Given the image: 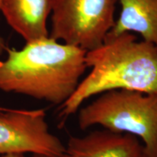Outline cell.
<instances>
[{
  "label": "cell",
  "instance_id": "cell-2",
  "mask_svg": "<svg viewBox=\"0 0 157 157\" xmlns=\"http://www.w3.org/2000/svg\"><path fill=\"white\" fill-rule=\"evenodd\" d=\"M85 62L91 71L60 105L58 117L63 121L88 98L111 90L157 94V48L132 33L108 34L101 45L86 52Z\"/></svg>",
  "mask_w": 157,
  "mask_h": 157
},
{
  "label": "cell",
  "instance_id": "cell-1",
  "mask_svg": "<svg viewBox=\"0 0 157 157\" xmlns=\"http://www.w3.org/2000/svg\"><path fill=\"white\" fill-rule=\"evenodd\" d=\"M7 52V58L0 61V90L53 105L73 95L87 68V51L50 36Z\"/></svg>",
  "mask_w": 157,
  "mask_h": 157
},
{
  "label": "cell",
  "instance_id": "cell-4",
  "mask_svg": "<svg viewBox=\"0 0 157 157\" xmlns=\"http://www.w3.org/2000/svg\"><path fill=\"white\" fill-rule=\"evenodd\" d=\"M117 0H52L50 38L89 51L103 42L115 23Z\"/></svg>",
  "mask_w": 157,
  "mask_h": 157
},
{
  "label": "cell",
  "instance_id": "cell-5",
  "mask_svg": "<svg viewBox=\"0 0 157 157\" xmlns=\"http://www.w3.org/2000/svg\"><path fill=\"white\" fill-rule=\"evenodd\" d=\"M44 110H15L0 112V154L33 153L61 154V140L49 131Z\"/></svg>",
  "mask_w": 157,
  "mask_h": 157
},
{
  "label": "cell",
  "instance_id": "cell-8",
  "mask_svg": "<svg viewBox=\"0 0 157 157\" xmlns=\"http://www.w3.org/2000/svg\"><path fill=\"white\" fill-rule=\"evenodd\" d=\"M121 5L112 35L135 32L157 48V0H117Z\"/></svg>",
  "mask_w": 157,
  "mask_h": 157
},
{
  "label": "cell",
  "instance_id": "cell-3",
  "mask_svg": "<svg viewBox=\"0 0 157 157\" xmlns=\"http://www.w3.org/2000/svg\"><path fill=\"white\" fill-rule=\"evenodd\" d=\"M79 128L100 125L140 137L145 157H157V94L117 90L101 94L80 109Z\"/></svg>",
  "mask_w": 157,
  "mask_h": 157
},
{
  "label": "cell",
  "instance_id": "cell-10",
  "mask_svg": "<svg viewBox=\"0 0 157 157\" xmlns=\"http://www.w3.org/2000/svg\"><path fill=\"white\" fill-rule=\"evenodd\" d=\"M8 48L6 44L5 39L2 37L0 36V56L2 55V53L5 51H7V49Z\"/></svg>",
  "mask_w": 157,
  "mask_h": 157
},
{
  "label": "cell",
  "instance_id": "cell-11",
  "mask_svg": "<svg viewBox=\"0 0 157 157\" xmlns=\"http://www.w3.org/2000/svg\"><path fill=\"white\" fill-rule=\"evenodd\" d=\"M2 157H25L24 154L21 153H11V154H5Z\"/></svg>",
  "mask_w": 157,
  "mask_h": 157
},
{
  "label": "cell",
  "instance_id": "cell-9",
  "mask_svg": "<svg viewBox=\"0 0 157 157\" xmlns=\"http://www.w3.org/2000/svg\"><path fill=\"white\" fill-rule=\"evenodd\" d=\"M32 157H76L74 155L69 154L67 151L61 154L53 155V154H34Z\"/></svg>",
  "mask_w": 157,
  "mask_h": 157
},
{
  "label": "cell",
  "instance_id": "cell-6",
  "mask_svg": "<svg viewBox=\"0 0 157 157\" xmlns=\"http://www.w3.org/2000/svg\"><path fill=\"white\" fill-rule=\"evenodd\" d=\"M66 151L76 157H145L136 136L105 129L83 137L70 135Z\"/></svg>",
  "mask_w": 157,
  "mask_h": 157
},
{
  "label": "cell",
  "instance_id": "cell-7",
  "mask_svg": "<svg viewBox=\"0 0 157 157\" xmlns=\"http://www.w3.org/2000/svg\"><path fill=\"white\" fill-rule=\"evenodd\" d=\"M52 0H2L1 13L8 24L26 42L50 36L47 20Z\"/></svg>",
  "mask_w": 157,
  "mask_h": 157
},
{
  "label": "cell",
  "instance_id": "cell-13",
  "mask_svg": "<svg viewBox=\"0 0 157 157\" xmlns=\"http://www.w3.org/2000/svg\"><path fill=\"white\" fill-rule=\"evenodd\" d=\"M1 4H2V0H0V13H1Z\"/></svg>",
  "mask_w": 157,
  "mask_h": 157
},
{
  "label": "cell",
  "instance_id": "cell-12",
  "mask_svg": "<svg viewBox=\"0 0 157 157\" xmlns=\"http://www.w3.org/2000/svg\"><path fill=\"white\" fill-rule=\"evenodd\" d=\"M10 109H7V108H3V107H0V112H3V111H8Z\"/></svg>",
  "mask_w": 157,
  "mask_h": 157
}]
</instances>
